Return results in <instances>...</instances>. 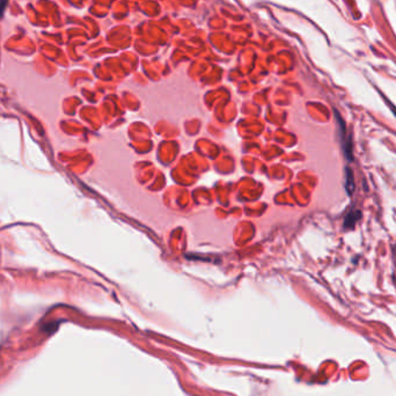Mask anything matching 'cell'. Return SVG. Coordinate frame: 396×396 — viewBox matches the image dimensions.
Instances as JSON below:
<instances>
[{
  "mask_svg": "<svg viewBox=\"0 0 396 396\" xmlns=\"http://www.w3.org/2000/svg\"><path fill=\"white\" fill-rule=\"evenodd\" d=\"M7 4H8V0H0V19H2V16H4L6 7H7Z\"/></svg>",
  "mask_w": 396,
  "mask_h": 396,
  "instance_id": "obj_4",
  "label": "cell"
},
{
  "mask_svg": "<svg viewBox=\"0 0 396 396\" xmlns=\"http://www.w3.org/2000/svg\"><path fill=\"white\" fill-rule=\"evenodd\" d=\"M338 120V127H339V135H341V141H342V147H343L344 151V156L347 158L349 161H352L353 156H352V143H351V136L347 135V127H345V124L343 120H341L338 114L336 115Z\"/></svg>",
  "mask_w": 396,
  "mask_h": 396,
  "instance_id": "obj_1",
  "label": "cell"
},
{
  "mask_svg": "<svg viewBox=\"0 0 396 396\" xmlns=\"http://www.w3.org/2000/svg\"><path fill=\"white\" fill-rule=\"evenodd\" d=\"M360 216H362L360 211H358V210L351 211V212L348 214L347 218H345V220H344V227L345 228L353 227V226L356 225V222L360 219Z\"/></svg>",
  "mask_w": 396,
  "mask_h": 396,
  "instance_id": "obj_3",
  "label": "cell"
},
{
  "mask_svg": "<svg viewBox=\"0 0 396 396\" xmlns=\"http://www.w3.org/2000/svg\"><path fill=\"white\" fill-rule=\"evenodd\" d=\"M345 189H347L348 195H352L354 190V178H353V172L349 167L345 169Z\"/></svg>",
  "mask_w": 396,
  "mask_h": 396,
  "instance_id": "obj_2",
  "label": "cell"
},
{
  "mask_svg": "<svg viewBox=\"0 0 396 396\" xmlns=\"http://www.w3.org/2000/svg\"><path fill=\"white\" fill-rule=\"evenodd\" d=\"M393 111H394V114H395V116H396V109H395V108H393Z\"/></svg>",
  "mask_w": 396,
  "mask_h": 396,
  "instance_id": "obj_5",
  "label": "cell"
}]
</instances>
